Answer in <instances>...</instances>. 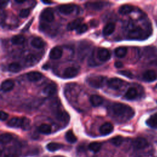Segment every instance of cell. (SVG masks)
<instances>
[{
  "label": "cell",
  "instance_id": "cell-5",
  "mask_svg": "<svg viewBox=\"0 0 157 157\" xmlns=\"http://www.w3.org/2000/svg\"><path fill=\"white\" fill-rule=\"evenodd\" d=\"M124 84V81L118 78H111L107 81V86L113 90L120 89Z\"/></svg>",
  "mask_w": 157,
  "mask_h": 157
},
{
  "label": "cell",
  "instance_id": "cell-8",
  "mask_svg": "<svg viewBox=\"0 0 157 157\" xmlns=\"http://www.w3.org/2000/svg\"><path fill=\"white\" fill-rule=\"evenodd\" d=\"M78 72H79V69L78 67L71 66V67H67L64 71L63 76L66 78H71L77 75Z\"/></svg>",
  "mask_w": 157,
  "mask_h": 157
},
{
  "label": "cell",
  "instance_id": "cell-16",
  "mask_svg": "<svg viewBox=\"0 0 157 157\" xmlns=\"http://www.w3.org/2000/svg\"><path fill=\"white\" fill-rule=\"evenodd\" d=\"M14 86V82L11 79L4 80L1 83V90L4 92H7L13 89Z\"/></svg>",
  "mask_w": 157,
  "mask_h": 157
},
{
  "label": "cell",
  "instance_id": "cell-36",
  "mask_svg": "<svg viewBox=\"0 0 157 157\" xmlns=\"http://www.w3.org/2000/svg\"><path fill=\"white\" fill-rule=\"evenodd\" d=\"M25 61L28 64H33L37 61V58L34 55L29 54L26 56L25 58Z\"/></svg>",
  "mask_w": 157,
  "mask_h": 157
},
{
  "label": "cell",
  "instance_id": "cell-19",
  "mask_svg": "<svg viewBox=\"0 0 157 157\" xmlns=\"http://www.w3.org/2000/svg\"><path fill=\"white\" fill-rule=\"evenodd\" d=\"M90 101L92 105L94 107L99 106L103 102V99L101 96L97 94H93L90 98Z\"/></svg>",
  "mask_w": 157,
  "mask_h": 157
},
{
  "label": "cell",
  "instance_id": "cell-12",
  "mask_svg": "<svg viewBox=\"0 0 157 157\" xmlns=\"http://www.w3.org/2000/svg\"><path fill=\"white\" fill-rule=\"evenodd\" d=\"M75 9V6L73 4H62L59 6V11L64 15H69Z\"/></svg>",
  "mask_w": 157,
  "mask_h": 157
},
{
  "label": "cell",
  "instance_id": "cell-38",
  "mask_svg": "<svg viewBox=\"0 0 157 157\" xmlns=\"http://www.w3.org/2000/svg\"><path fill=\"white\" fill-rule=\"evenodd\" d=\"M118 73L119 74H121V75L125 76L126 77H128L129 78H132L133 77L132 74L129 71H120L118 72Z\"/></svg>",
  "mask_w": 157,
  "mask_h": 157
},
{
  "label": "cell",
  "instance_id": "cell-9",
  "mask_svg": "<svg viewBox=\"0 0 157 157\" xmlns=\"http://www.w3.org/2000/svg\"><path fill=\"white\" fill-rule=\"evenodd\" d=\"M63 55V50L60 47L56 46L53 47L49 53V57L52 59H57L61 57Z\"/></svg>",
  "mask_w": 157,
  "mask_h": 157
},
{
  "label": "cell",
  "instance_id": "cell-17",
  "mask_svg": "<svg viewBox=\"0 0 157 157\" xmlns=\"http://www.w3.org/2000/svg\"><path fill=\"white\" fill-rule=\"evenodd\" d=\"M27 78L31 81V82H36L39 80L42 77V75L40 72H37V71H31L28 72L26 74Z\"/></svg>",
  "mask_w": 157,
  "mask_h": 157
},
{
  "label": "cell",
  "instance_id": "cell-44",
  "mask_svg": "<svg viewBox=\"0 0 157 157\" xmlns=\"http://www.w3.org/2000/svg\"><path fill=\"white\" fill-rule=\"evenodd\" d=\"M15 2L17 3H18V4H21V3L25 2V0H22V1H21V0H15Z\"/></svg>",
  "mask_w": 157,
  "mask_h": 157
},
{
  "label": "cell",
  "instance_id": "cell-20",
  "mask_svg": "<svg viewBox=\"0 0 157 157\" xmlns=\"http://www.w3.org/2000/svg\"><path fill=\"white\" fill-rule=\"evenodd\" d=\"M31 45L36 48H41L44 47L45 42L42 40V38L39 37H36L33 39L31 42Z\"/></svg>",
  "mask_w": 157,
  "mask_h": 157
},
{
  "label": "cell",
  "instance_id": "cell-33",
  "mask_svg": "<svg viewBox=\"0 0 157 157\" xmlns=\"http://www.w3.org/2000/svg\"><path fill=\"white\" fill-rule=\"evenodd\" d=\"M56 118L59 121H67L69 119V116L65 112H58L56 114Z\"/></svg>",
  "mask_w": 157,
  "mask_h": 157
},
{
  "label": "cell",
  "instance_id": "cell-7",
  "mask_svg": "<svg viewBox=\"0 0 157 157\" xmlns=\"http://www.w3.org/2000/svg\"><path fill=\"white\" fill-rule=\"evenodd\" d=\"M40 17L42 20L47 22H51L54 20L55 16L51 8H45L42 12L40 14Z\"/></svg>",
  "mask_w": 157,
  "mask_h": 157
},
{
  "label": "cell",
  "instance_id": "cell-23",
  "mask_svg": "<svg viewBox=\"0 0 157 157\" xmlns=\"http://www.w3.org/2000/svg\"><path fill=\"white\" fill-rule=\"evenodd\" d=\"M137 96V91L135 88H129L125 93V98L128 100L134 99Z\"/></svg>",
  "mask_w": 157,
  "mask_h": 157
},
{
  "label": "cell",
  "instance_id": "cell-37",
  "mask_svg": "<svg viewBox=\"0 0 157 157\" xmlns=\"http://www.w3.org/2000/svg\"><path fill=\"white\" fill-rule=\"evenodd\" d=\"M30 13V10L29 9H23L20 10L19 13V16L21 18H26L27 17Z\"/></svg>",
  "mask_w": 157,
  "mask_h": 157
},
{
  "label": "cell",
  "instance_id": "cell-21",
  "mask_svg": "<svg viewBox=\"0 0 157 157\" xmlns=\"http://www.w3.org/2000/svg\"><path fill=\"white\" fill-rule=\"evenodd\" d=\"M134 10V7L131 5H129V4H124L121 6L120 8H119V13L121 15H126V14H129L131 12H132Z\"/></svg>",
  "mask_w": 157,
  "mask_h": 157
},
{
  "label": "cell",
  "instance_id": "cell-26",
  "mask_svg": "<svg viewBox=\"0 0 157 157\" xmlns=\"http://www.w3.org/2000/svg\"><path fill=\"white\" fill-rule=\"evenodd\" d=\"M25 41V38L22 35H16L12 37L11 42L15 45H21L23 44Z\"/></svg>",
  "mask_w": 157,
  "mask_h": 157
},
{
  "label": "cell",
  "instance_id": "cell-40",
  "mask_svg": "<svg viewBox=\"0 0 157 157\" xmlns=\"http://www.w3.org/2000/svg\"><path fill=\"white\" fill-rule=\"evenodd\" d=\"M114 66L117 68H121L123 66V64L121 61H116L114 64Z\"/></svg>",
  "mask_w": 157,
  "mask_h": 157
},
{
  "label": "cell",
  "instance_id": "cell-10",
  "mask_svg": "<svg viewBox=\"0 0 157 157\" xmlns=\"http://www.w3.org/2000/svg\"><path fill=\"white\" fill-rule=\"evenodd\" d=\"M97 56L100 61H106L110 58V52L105 48H99L98 50Z\"/></svg>",
  "mask_w": 157,
  "mask_h": 157
},
{
  "label": "cell",
  "instance_id": "cell-13",
  "mask_svg": "<svg viewBox=\"0 0 157 157\" xmlns=\"http://www.w3.org/2000/svg\"><path fill=\"white\" fill-rule=\"evenodd\" d=\"M57 91V86L55 83L48 84L43 90L44 94L48 96H52L56 93Z\"/></svg>",
  "mask_w": 157,
  "mask_h": 157
},
{
  "label": "cell",
  "instance_id": "cell-27",
  "mask_svg": "<svg viewBox=\"0 0 157 157\" xmlns=\"http://www.w3.org/2000/svg\"><path fill=\"white\" fill-rule=\"evenodd\" d=\"M127 48L125 47H119L115 50V54L118 58L124 57L127 53Z\"/></svg>",
  "mask_w": 157,
  "mask_h": 157
},
{
  "label": "cell",
  "instance_id": "cell-34",
  "mask_svg": "<svg viewBox=\"0 0 157 157\" xmlns=\"http://www.w3.org/2000/svg\"><path fill=\"white\" fill-rule=\"evenodd\" d=\"M110 141L113 145L115 146H120L123 142V138L121 136H117L112 138Z\"/></svg>",
  "mask_w": 157,
  "mask_h": 157
},
{
  "label": "cell",
  "instance_id": "cell-30",
  "mask_svg": "<svg viewBox=\"0 0 157 157\" xmlns=\"http://www.w3.org/2000/svg\"><path fill=\"white\" fill-rule=\"evenodd\" d=\"M101 146L102 145L100 142H93L89 144L88 148L90 151H91L94 153H96L100 150V149L101 148Z\"/></svg>",
  "mask_w": 157,
  "mask_h": 157
},
{
  "label": "cell",
  "instance_id": "cell-41",
  "mask_svg": "<svg viewBox=\"0 0 157 157\" xmlns=\"http://www.w3.org/2000/svg\"><path fill=\"white\" fill-rule=\"evenodd\" d=\"M4 157H17V155L15 153H9L7 154H6Z\"/></svg>",
  "mask_w": 157,
  "mask_h": 157
},
{
  "label": "cell",
  "instance_id": "cell-45",
  "mask_svg": "<svg viewBox=\"0 0 157 157\" xmlns=\"http://www.w3.org/2000/svg\"><path fill=\"white\" fill-rule=\"evenodd\" d=\"M155 87H156V88H157V85H156V86H155Z\"/></svg>",
  "mask_w": 157,
  "mask_h": 157
},
{
  "label": "cell",
  "instance_id": "cell-11",
  "mask_svg": "<svg viewBox=\"0 0 157 157\" xmlns=\"http://www.w3.org/2000/svg\"><path fill=\"white\" fill-rule=\"evenodd\" d=\"M113 130V126L112 123L105 122L102 124L99 128V132L102 135H107L110 134Z\"/></svg>",
  "mask_w": 157,
  "mask_h": 157
},
{
  "label": "cell",
  "instance_id": "cell-42",
  "mask_svg": "<svg viewBox=\"0 0 157 157\" xmlns=\"http://www.w3.org/2000/svg\"><path fill=\"white\" fill-rule=\"evenodd\" d=\"M8 1H1V8H2V7H4L5 6H6V5H7V4L8 3Z\"/></svg>",
  "mask_w": 157,
  "mask_h": 157
},
{
  "label": "cell",
  "instance_id": "cell-24",
  "mask_svg": "<svg viewBox=\"0 0 157 157\" xmlns=\"http://www.w3.org/2000/svg\"><path fill=\"white\" fill-rule=\"evenodd\" d=\"M146 124L151 128H157V112L147 120Z\"/></svg>",
  "mask_w": 157,
  "mask_h": 157
},
{
  "label": "cell",
  "instance_id": "cell-39",
  "mask_svg": "<svg viewBox=\"0 0 157 157\" xmlns=\"http://www.w3.org/2000/svg\"><path fill=\"white\" fill-rule=\"evenodd\" d=\"M8 116H9V115L6 112H5L2 110L1 111V121H5L6 120H7V118H8Z\"/></svg>",
  "mask_w": 157,
  "mask_h": 157
},
{
  "label": "cell",
  "instance_id": "cell-29",
  "mask_svg": "<svg viewBox=\"0 0 157 157\" xmlns=\"http://www.w3.org/2000/svg\"><path fill=\"white\" fill-rule=\"evenodd\" d=\"M65 138L68 142L71 144L75 143L77 140L76 136L74 135V134L71 130H69L66 132L65 134Z\"/></svg>",
  "mask_w": 157,
  "mask_h": 157
},
{
  "label": "cell",
  "instance_id": "cell-32",
  "mask_svg": "<svg viewBox=\"0 0 157 157\" xmlns=\"http://www.w3.org/2000/svg\"><path fill=\"white\" fill-rule=\"evenodd\" d=\"M12 136L9 133L2 134L0 137L1 144H4L10 142L12 140Z\"/></svg>",
  "mask_w": 157,
  "mask_h": 157
},
{
  "label": "cell",
  "instance_id": "cell-18",
  "mask_svg": "<svg viewBox=\"0 0 157 157\" xmlns=\"http://www.w3.org/2000/svg\"><path fill=\"white\" fill-rule=\"evenodd\" d=\"M82 21H83V18H78L72 20V21H71L67 24V29L69 31L76 29L82 24Z\"/></svg>",
  "mask_w": 157,
  "mask_h": 157
},
{
  "label": "cell",
  "instance_id": "cell-4",
  "mask_svg": "<svg viewBox=\"0 0 157 157\" xmlns=\"http://www.w3.org/2000/svg\"><path fill=\"white\" fill-rule=\"evenodd\" d=\"M144 32L142 29L139 26H137L129 31L128 37L130 39H140L142 38Z\"/></svg>",
  "mask_w": 157,
  "mask_h": 157
},
{
  "label": "cell",
  "instance_id": "cell-3",
  "mask_svg": "<svg viewBox=\"0 0 157 157\" xmlns=\"http://www.w3.org/2000/svg\"><path fill=\"white\" fill-rule=\"evenodd\" d=\"M86 81L91 86L95 88H100L104 86L105 78L101 75H91L87 78Z\"/></svg>",
  "mask_w": 157,
  "mask_h": 157
},
{
  "label": "cell",
  "instance_id": "cell-25",
  "mask_svg": "<svg viewBox=\"0 0 157 157\" xmlns=\"http://www.w3.org/2000/svg\"><path fill=\"white\" fill-rule=\"evenodd\" d=\"M63 145L61 144L56 142H50L47 145L46 148L48 150L50 151H55L59 149H61V148H63Z\"/></svg>",
  "mask_w": 157,
  "mask_h": 157
},
{
  "label": "cell",
  "instance_id": "cell-28",
  "mask_svg": "<svg viewBox=\"0 0 157 157\" xmlns=\"http://www.w3.org/2000/svg\"><path fill=\"white\" fill-rule=\"evenodd\" d=\"M39 131L44 134H49L51 132V126L48 124H42L38 128Z\"/></svg>",
  "mask_w": 157,
  "mask_h": 157
},
{
  "label": "cell",
  "instance_id": "cell-14",
  "mask_svg": "<svg viewBox=\"0 0 157 157\" xmlns=\"http://www.w3.org/2000/svg\"><path fill=\"white\" fill-rule=\"evenodd\" d=\"M143 78L147 82H153L157 78V75L153 70H147L143 74Z\"/></svg>",
  "mask_w": 157,
  "mask_h": 157
},
{
  "label": "cell",
  "instance_id": "cell-43",
  "mask_svg": "<svg viewBox=\"0 0 157 157\" xmlns=\"http://www.w3.org/2000/svg\"><path fill=\"white\" fill-rule=\"evenodd\" d=\"M42 2L44 4H50L53 3L52 1H42Z\"/></svg>",
  "mask_w": 157,
  "mask_h": 157
},
{
  "label": "cell",
  "instance_id": "cell-31",
  "mask_svg": "<svg viewBox=\"0 0 157 157\" xmlns=\"http://www.w3.org/2000/svg\"><path fill=\"white\" fill-rule=\"evenodd\" d=\"M8 69L11 72H18L21 70V66L18 63H12L9 65Z\"/></svg>",
  "mask_w": 157,
  "mask_h": 157
},
{
  "label": "cell",
  "instance_id": "cell-1",
  "mask_svg": "<svg viewBox=\"0 0 157 157\" xmlns=\"http://www.w3.org/2000/svg\"><path fill=\"white\" fill-rule=\"evenodd\" d=\"M111 110L113 116L125 120L131 118L134 115V111L131 107L122 103H115L111 107Z\"/></svg>",
  "mask_w": 157,
  "mask_h": 157
},
{
  "label": "cell",
  "instance_id": "cell-35",
  "mask_svg": "<svg viewBox=\"0 0 157 157\" xmlns=\"http://www.w3.org/2000/svg\"><path fill=\"white\" fill-rule=\"evenodd\" d=\"M88 30V26L87 25L83 23V24H81L76 29V33L78 34H82V33H85L86 31Z\"/></svg>",
  "mask_w": 157,
  "mask_h": 157
},
{
  "label": "cell",
  "instance_id": "cell-2",
  "mask_svg": "<svg viewBox=\"0 0 157 157\" xmlns=\"http://www.w3.org/2000/svg\"><path fill=\"white\" fill-rule=\"evenodd\" d=\"M7 126L11 128H21L26 130L30 126V120L26 117H13L8 121Z\"/></svg>",
  "mask_w": 157,
  "mask_h": 157
},
{
  "label": "cell",
  "instance_id": "cell-6",
  "mask_svg": "<svg viewBox=\"0 0 157 157\" xmlns=\"http://www.w3.org/2000/svg\"><path fill=\"white\" fill-rule=\"evenodd\" d=\"M132 145L134 148L140 150L146 148L148 145V141L145 138L137 137L133 140Z\"/></svg>",
  "mask_w": 157,
  "mask_h": 157
},
{
  "label": "cell",
  "instance_id": "cell-22",
  "mask_svg": "<svg viewBox=\"0 0 157 157\" xmlns=\"http://www.w3.org/2000/svg\"><path fill=\"white\" fill-rule=\"evenodd\" d=\"M115 29V25L113 23H107L103 28L102 33L105 36H109L111 34Z\"/></svg>",
  "mask_w": 157,
  "mask_h": 157
},
{
  "label": "cell",
  "instance_id": "cell-15",
  "mask_svg": "<svg viewBox=\"0 0 157 157\" xmlns=\"http://www.w3.org/2000/svg\"><path fill=\"white\" fill-rule=\"evenodd\" d=\"M104 6V3L101 1H96V2H88L86 3V7L88 9L98 10L102 9Z\"/></svg>",
  "mask_w": 157,
  "mask_h": 157
}]
</instances>
